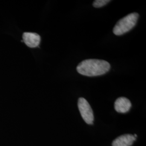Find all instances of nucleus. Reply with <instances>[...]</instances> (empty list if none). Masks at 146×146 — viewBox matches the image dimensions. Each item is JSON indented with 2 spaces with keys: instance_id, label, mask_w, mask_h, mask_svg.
I'll use <instances>...</instances> for the list:
<instances>
[{
  "instance_id": "1",
  "label": "nucleus",
  "mask_w": 146,
  "mask_h": 146,
  "mask_svg": "<svg viewBox=\"0 0 146 146\" xmlns=\"http://www.w3.org/2000/svg\"><path fill=\"white\" fill-rule=\"evenodd\" d=\"M110 69V63L103 60L87 59L79 63L76 70L79 74L87 76L104 75Z\"/></svg>"
},
{
  "instance_id": "2",
  "label": "nucleus",
  "mask_w": 146,
  "mask_h": 146,
  "mask_svg": "<svg viewBox=\"0 0 146 146\" xmlns=\"http://www.w3.org/2000/svg\"><path fill=\"white\" fill-rule=\"evenodd\" d=\"M139 15L137 13L129 14L118 21L113 28L114 34L120 36L130 31L136 24Z\"/></svg>"
},
{
  "instance_id": "3",
  "label": "nucleus",
  "mask_w": 146,
  "mask_h": 146,
  "mask_svg": "<svg viewBox=\"0 0 146 146\" xmlns=\"http://www.w3.org/2000/svg\"><path fill=\"white\" fill-rule=\"evenodd\" d=\"M78 110L84 121L89 125H92L94 121V114L93 110L88 101L84 98L78 100Z\"/></svg>"
},
{
  "instance_id": "4",
  "label": "nucleus",
  "mask_w": 146,
  "mask_h": 146,
  "mask_svg": "<svg viewBox=\"0 0 146 146\" xmlns=\"http://www.w3.org/2000/svg\"><path fill=\"white\" fill-rule=\"evenodd\" d=\"M23 41L28 47L35 48L38 47L41 41V37L35 33L25 32L23 34Z\"/></svg>"
},
{
  "instance_id": "5",
  "label": "nucleus",
  "mask_w": 146,
  "mask_h": 146,
  "mask_svg": "<svg viewBox=\"0 0 146 146\" xmlns=\"http://www.w3.org/2000/svg\"><path fill=\"white\" fill-rule=\"evenodd\" d=\"M131 107V101L125 97H120L115 101L114 108L115 110L120 113L128 112Z\"/></svg>"
},
{
  "instance_id": "6",
  "label": "nucleus",
  "mask_w": 146,
  "mask_h": 146,
  "mask_svg": "<svg viewBox=\"0 0 146 146\" xmlns=\"http://www.w3.org/2000/svg\"><path fill=\"white\" fill-rule=\"evenodd\" d=\"M136 140V138L131 134H125L115 139L112 143V146H131Z\"/></svg>"
},
{
  "instance_id": "7",
  "label": "nucleus",
  "mask_w": 146,
  "mask_h": 146,
  "mask_svg": "<svg viewBox=\"0 0 146 146\" xmlns=\"http://www.w3.org/2000/svg\"><path fill=\"white\" fill-rule=\"evenodd\" d=\"M110 2V0H96L94 1L93 5L95 8H100L107 5Z\"/></svg>"
},
{
  "instance_id": "8",
  "label": "nucleus",
  "mask_w": 146,
  "mask_h": 146,
  "mask_svg": "<svg viewBox=\"0 0 146 146\" xmlns=\"http://www.w3.org/2000/svg\"><path fill=\"white\" fill-rule=\"evenodd\" d=\"M134 137L136 138V137H137V135H136V134H134Z\"/></svg>"
}]
</instances>
